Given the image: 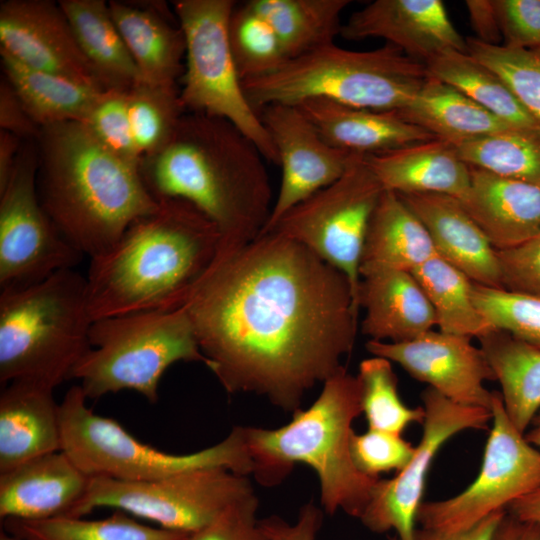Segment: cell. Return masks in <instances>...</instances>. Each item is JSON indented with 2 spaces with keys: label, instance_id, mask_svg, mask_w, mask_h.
<instances>
[{
  "label": "cell",
  "instance_id": "cell-1",
  "mask_svg": "<svg viewBox=\"0 0 540 540\" xmlns=\"http://www.w3.org/2000/svg\"><path fill=\"white\" fill-rule=\"evenodd\" d=\"M184 307L223 388L288 412L345 368L359 314L344 273L273 231L218 253Z\"/></svg>",
  "mask_w": 540,
  "mask_h": 540
},
{
  "label": "cell",
  "instance_id": "cell-2",
  "mask_svg": "<svg viewBox=\"0 0 540 540\" xmlns=\"http://www.w3.org/2000/svg\"><path fill=\"white\" fill-rule=\"evenodd\" d=\"M257 146L231 122L185 112L169 142L141 159L143 183L158 202L181 199L221 235L218 253L255 240L272 207V188Z\"/></svg>",
  "mask_w": 540,
  "mask_h": 540
},
{
  "label": "cell",
  "instance_id": "cell-3",
  "mask_svg": "<svg viewBox=\"0 0 540 540\" xmlns=\"http://www.w3.org/2000/svg\"><path fill=\"white\" fill-rule=\"evenodd\" d=\"M221 235L181 199L158 201L107 250L90 258L86 292L94 320L183 307L215 260Z\"/></svg>",
  "mask_w": 540,
  "mask_h": 540
},
{
  "label": "cell",
  "instance_id": "cell-4",
  "mask_svg": "<svg viewBox=\"0 0 540 540\" xmlns=\"http://www.w3.org/2000/svg\"><path fill=\"white\" fill-rule=\"evenodd\" d=\"M37 189L61 235L83 256L109 249L158 207L139 168L105 148L82 122L41 128Z\"/></svg>",
  "mask_w": 540,
  "mask_h": 540
},
{
  "label": "cell",
  "instance_id": "cell-5",
  "mask_svg": "<svg viewBox=\"0 0 540 540\" xmlns=\"http://www.w3.org/2000/svg\"><path fill=\"white\" fill-rule=\"evenodd\" d=\"M361 413L359 381L344 368L323 383L309 408L295 410L286 425L244 427L252 474L259 483L273 486L296 464H305L318 476L324 510H342L359 519L379 480L361 473L352 460V423Z\"/></svg>",
  "mask_w": 540,
  "mask_h": 540
},
{
  "label": "cell",
  "instance_id": "cell-6",
  "mask_svg": "<svg viewBox=\"0 0 540 540\" xmlns=\"http://www.w3.org/2000/svg\"><path fill=\"white\" fill-rule=\"evenodd\" d=\"M86 278L74 268L0 291V383L56 388L91 348Z\"/></svg>",
  "mask_w": 540,
  "mask_h": 540
},
{
  "label": "cell",
  "instance_id": "cell-7",
  "mask_svg": "<svg viewBox=\"0 0 540 540\" xmlns=\"http://www.w3.org/2000/svg\"><path fill=\"white\" fill-rule=\"evenodd\" d=\"M426 64L386 43L352 51L335 43L288 60L275 72L243 81L246 96L262 107L321 97L363 109L399 112L428 79Z\"/></svg>",
  "mask_w": 540,
  "mask_h": 540
},
{
  "label": "cell",
  "instance_id": "cell-8",
  "mask_svg": "<svg viewBox=\"0 0 540 540\" xmlns=\"http://www.w3.org/2000/svg\"><path fill=\"white\" fill-rule=\"evenodd\" d=\"M89 338L91 348L71 379L80 381L90 399L131 390L156 403L160 379L171 365L179 361L207 365L184 306L94 320Z\"/></svg>",
  "mask_w": 540,
  "mask_h": 540
},
{
  "label": "cell",
  "instance_id": "cell-9",
  "mask_svg": "<svg viewBox=\"0 0 540 540\" xmlns=\"http://www.w3.org/2000/svg\"><path fill=\"white\" fill-rule=\"evenodd\" d=\"M80 385L59 404L61 450L89 477L150 481L186 471L223 468L247 476L253 463L244 427H234L221 442L189 454H170L144 444L116 420L94 413Z\"/></svg>",
  "mask_w": 540,
  "mask_h": 540
},
{
  "label": "cell",
  "instance_id": "cell-10",
  "mask_svg": "<svg viewBox=\"0 0 540 540\" xmlns=\"http://www.w3.org/2000/svg\"><path fill=\"white\" fill-rule=\"evenodd\" d=\"M233 0H174L173 12L185 38L180 99L185 112L223 118L278 164L274 143L249 102L228 39Z\"/></svg>",
  "mask_w": 540,
  "mask_h": 540
},
{
  "label": "cell",
  "instance_id": "cell-11",
  "mask_svg": "<svg viewBox=\"0 0 540 540\" xmlns=\"http://www.w3.org/2000/svg\"><path fill=\"white\" fill-rule=\"evenodd\" d=\"M252 493L245 475L223 468L197 469L136 482L97 476L90 478L84 497L68 517H84L96 508L108 507L167 530L191 534Z\"/></svg>",
  "mask_w": 540,
  "mask_h": 540
},
{
  "label": "cell",
  "instance_id": "cell-12",
  "mask_svg": "<svg viewBox=\"0 0 540 540\" xmlns=\"http://www.w3.org/2000/svg\"><path fill=\"white\" fill-rule=\"evenodd\" d=\"M383 191L366 156L356 155L338 180L294 206L268 232L297 241L344 273L359 307L363 243Z\"/></svg>",
  "mask_w": 540,
  "mask_h": 540
},
{
  "label": "cell",
  "instance_id": "cell-13",
  "mask_svg": "<svg viewBox=\"0 0 540 540\" xmlns=\"http://www.w3.org/2000/svg\"><path fill=\"white\" fill-rule=\"evenodd\" d=\"M491 412L493 424L479 474L451 498L423 501L417 513L422 528L468 529L540 486V451L512 424L500 392H493Z\"/></svg>",
  "mask_w": 540,
  "mask_h": 540
},
{
  "label": "cell",
  "instance_id": "cell-14",
  "mask_svg": "<svg viewBox=\"0 0 540 540\" xmlns=\"http://www.w3.org/2000/svg\"><path fill=\"white\" fill-rule=\"evenodd\" d=\"M37 170L36 140L24 141L15 169L0 191V291L33 285L75 268L83 258L44 210Z\"/></svg>",
  "mask_w": 540,
  "mask_h": 540
},
{
  "label": "cell",
  "instance_id": "cell-15",
  "mask_svg": "<svg viewBox=\"0 0 540 540\" xmlns=\"http://www.w3.org/2000/svg\"><path fill=\"white\" fill-rule=\"evenodd\" d=\"M425 418L422 436L409 463L391 479H379L359 518L376 533L394 530L398 540H415L417 513L422 504L429 468L441 447L467 429H486L490 409L452 402L431 387L422 392Z\"/></svg>",
  "mask_w": 540,
  "mask_h": 540
},
{
  "label": "cell",
  "instance_id": "cell-16",
  "mask_svg": "<svg viewBox=\"0 0 540 540\" xmlns=\"http://www.w3.org/2000/svg\"><path fill=\"white\" fill-rule=\"evenodd\" d=\"M258 113L282 170L279 193L261 235L294 206L338 180L356 155L327 143L297 105L269 104Z\"/></svg>",
  "mask_w": 540,
  "mask_h": 540
},
{
  "label": "cell",
  "instance_id": "cell-17",
  "mask_svg": "<svg viewBox=\"0 0 540 540\" xmlns=\"http://www.w3.org/2000/svg\"><path fill=\"white\" fill-rule=\"evenodd\" d=\"M471 339L432 329L400 343L369 340L366 349L399 364L411 377L454 403L491 410L493 392L484 382L495 381V375Z\"/></svg>",
  "mask_w": 540,
  "mask_h": 540
},
{
  "label": "cell",
  "instance_id": "cell-18",
  "mask_svg": "<svg viewBox=\"0 0 540 540\" xmlns=\"http://www.w3.org/2000/svg\"><path fill=\"white\" fill-rule=\"evenodd\" d=\"M0 50L34 69L107 90L82 53L58 2L1 1Z\"/></svg>",
  "mask_w": 540,
  "mask_h": 540
},
{
  "label": "cell",
  "instance_id": "cell-19",
  "mask_svg": "<svg viewBox=\"0 0 540 540\" xmlns=\"http://www.w3.org/2000/svg\"><path fill=\"white\" fill-rule=\"evenodd\" d=\"M340 35L347 40L382 38L427 63L450 50L468 52L441 0H376L350 15Z\"/></svg>",
  "mask_w": 540,
  "mask_h": 540
},
{
  "label": "cell",
  "instance_id": "cell-20",
  "mask_svg": "<svg viewBox=\"0 0 540 540\" xmlns=\"http://www.w3.org/2000/svg\"><path fill=\"white\" fill-rule=\"evenodd\" d=\"M90 478L62 450L0 473L1 521L68 516L84 497Z\"/></svg>",
  "mask_w": 540,
  "mask_h": 540
},
{
  "label": "cell",
  "instance_id": "cell-21",
  "mask_svg": "<svg viewBox=\"0 0 540 540\" xmlns=\"http://www.w3.org/2000/svg\"><path fill=\"white\" fill-rule=\"evenodd\" d=\"M398 195L424 225L440 257L474 283L503 289L496 250L459 198L437 193Z\"/></svg>",
  "mask_w": 540,
  "mask_h": 540
},
{
  "label": "cell",
  "instance_id": "cell-22",
  "mask_svg": "<svg viewBox=\"0 0 540 540\" xmlns=\"http://www.w3.org/2000/svg\"><path fill=\"white\" fill-rule=\"evenodd\" d=\"M470 167L462 205L496 251L540 234V186Z\"/></svg>",
  "mask_w": 540,
  "mask_h": 540
},
{
  "label": "cell",
  "instance_id": "cell-23",
  "mask_svg": "<svg viewBox=\"0 0 540 540\" xmlns=\"http://www.w3.org/2000/svg\"><path fill=\"white\" fill-rule=\"evenodd\" d=\"M54 388L13 381L0 393V473L61 451L59 404Z\"/></svg>",
  "mask_w": 540,
  "mask_h": 540
},
{
  "label": "cell",
  "instance_id": "cell-24",
  "mask_svg": "<svg viewBox=\"0 0 540 540\" xmlns=\"http://www.w3.org/2000/svg\"><path fill=\"white\" fill-rule=\"evenodd\" d=\"M296 105L327 143L355 155H376L436 138L395 112L358 108L321 97Z\"/></svg>",
  "mask_w": 540,
  "mask_h": 540
},
{
  "label": "cell",
  "instance_id": "cell-25",
  "mask_svg": "<svg viewBox=\"0 0 540 540\" xmlns=\"http://www.w3.org/2000/svg\"><path fill=\"white\" fill-rule=\"evenodd\" d=\"M358 305L365 310L362 333L370 340L405 342L436 325L434 309L409 271L382 270L361 277Z\"/></svg>",
  "mask_w": 540,
  "mask_h": 540
},
{
  "label": "cell",
  "instance_id": "cell-26",
  "mask_svg": "<svg viewBox=\"0 0 540 540\" xmlns=\"http://www.w3.org/2000/svg\"><path fill=\"white\" fill-rule=\"evenodd\" d=\"M112 18L142 81L177 85L183 73L185 38L164 4L109 1Z\"/></svg>",
  "mask_w": 540,
  "mask_h": 540
},
{
  "label": "cell",
  "instance_id": "cell-27",
  "mask_svg": "<svg viewBox=\"0 0 540 540\" xmlns=\"http://www.w3.org/2000/svg\"><path fill=\"white\" fill-rule=\"evenodd\" d=\"M366 159L384 190L398 194L437 193L461 199L470 185V167L452 144L438 138Z\"/></svg>",
  "mask_w": 540,
  "mask_h": 540
},
{
  "label": "cell",
  "instance_id": "cell-28",
  "mask_svg": "<svg viewBox=\"0 0 540 540\" xmlns=\"http://www.w3.org/2000/svg\"><path fill=\"white\" fill-rule=\"evenodd\" d=\"M437 255L418 217L396 192L384 190L367 227L360 277L382 270L411 272Z\"/></svg>",
  "mask_w": 540,
  "mask_h": 540
},
{
  "label": "cell",
  "instance_id": "cell-29",
  "mask_svg": "<svg viewBox=\"0 0 540 540\" xmlns=\"http://www.w3.org/2000/svg\"><path fill=\"white\" fill-rule=\"evenodd\" d=\"M78 45L106 89L129 91L140 72L104 0L58 1Z\"/></svg>",
  "mask_w": 540,
  "mask_h": 540
},
{
  "label": "cell",
  "instance_id": "cell-30",
  "mask_svg": "<svg viewBox=\"0 0 540 540\" xmlns=\"http://www.w3.org/2000/svg\"><path fill=\"white\" fill-rule=\"evenodd\" d=\"M396 114L454 146L513 128L458 89L431 76Z\"/></svg>",
  "mask_w": 540,
  "mask_h": 540
},
{
  "label": "cell",
  "instance_id": "cell-31",
  "mask_svg": "<svg viewBox=\"0 0 540 540\" xmlns=\"http://www.w3.org/2000/svg\"><path fill=\"white\" fill-rule=\"evenodd\" d=\"M512 424L524 434L540 411V349L492 329L478 338Z\"/></svg>",
  "mask_w": 540,
  "mask_h": 540
},
{
  "label": "cell",
  "instance_id": "cell-32",
  "mask_svg": "<svg viewBox=\"0 0 540 540\" xmlns=\"http://www.w3.org/2000/svg\"><path fill=\"white\" fill-rule=\"evenodd\" d=\"M3 76L39 127L83 122L103 92L83 83L29 67L0 50Z\"/></svg>",
  "mask_w": 540,
  "mask_h": 540
},
{
  "label": "cell",
  "instance_id": "cell-33",
  "mask_svg": "<svg viewBox=\"0 0 540 540\" xmlns=\"http://www.w3.org/2000/svg\"><path fill=\"white\" fill-rule=\"evenodd\" d=\"M270 24L288 60L334 43L349 0H250Z\"/></svg>",
  "mask_w": 540,
  "mask_h": 540
},
{
  "label": "cell",
  "instance_id": "cell-34",
  "mask_svg": "<svg viewBox=\"0 0 540 540\" xmlns=\"http://www.w3.org/2000/svg\"><path fill=\"white\" fill-rule=\"evenodd\" d=\"M425 64L429 76L458 89L509 126L540 132L504 80L468 52L450 50Z\"/></svg>",
  "mask_w": 540,
  "mask_h": 540
},
{
  "label": "cell",
  "instance_id": "cell-35",
  "mask_svg": "<svg viewBox=\"0 0 540 540\" xmlns=\"http://www.w3.org/2000/svg\"><path fill=\"white\" fill-rule=\"evenodd\" d=\"M420 284L445 333L479 338L494 329L476 307L473 281L439 255L411 271Z\"/></svg>",
  "mask_w": 540,
  "mask_h": 540
},
{
  "label": "cell",
  "instance_id": "cell-36",
  "mask_svg": "<svg viewBox=\"0 0 540 540\" xmlns=\"http://www.w3.org/2000/svg\"><path fill=\"white\" fill-rule=\"evenodd\" d=\"M2 529L25 540H186L189 534L152 527L115 510L103 519L59 516L41 520L5 519Z\"/></svg>",
  "mask_w": 540,
  "mask_h": 540
},
{
  "label": "cell",
  "instance_id": "cell-37",
  "mask_svg": "<svg viewBox=\"0 0 540 540\" xmlns=\"http://www.w3.org/2000/svg\"><path fill=\"white\" fill-rule=\"evenodd\" d=\"M454 147L468 166L540 186L539 131L510 128Z\"/></svg>",
  "mask_w": 540,
  "mask_h": 540
},
{
  "label": "cell",
  "instance_id": "cell-38",
  "mask_svg": "<svg viewBox=\"0 0 540 540\" xmlns=\"http://www.w3.org/2000/svg\"><path fill=\"white\" fill-rule=\"evenodd\" d=\"M127 98L132 134L141 158L160 151L185 113L178 86L141 80L127 92Z\"/></svg>",
  "mask_w": 540,
  "mask_h": 540
},
{
  "label": "cell",
  "instance_id": "cell-39",
  "mask_svg": "<svg viewBox=\"0 0 540 540\" xmlns=\"http://www.w3.org/2000/svg\"><path fill=\"white\" fill-rule=\"evenodd\" d=\"M357 379L368 429L401 435L412 423H423L424 407L411 408L401 400L391 361L379 356L364 359Z\"/></svg>",
  "mask_w": 540,
  "mask_h": 540
},
{
  "label": "cell",
  "instance_id": "cell-40",
  "mask_svg": "<svg viewBox=\"0 0 540 540\" xmlns=\"http://www.w3.org/2000/svg\"><path fill=\"white\" fill-rule=\"evenodd\" d=\"M228 39L242 82L271 74L288 61L273 28L247 2L233 8Z\"/></svg>",
  "mask_w": 540,
  "mask_h": 540
},
{
  "label": "cell",
  "instance_id": "cell-41",
  "mask_svg": "<svg viewBox=\"0 0 540 540\" xmlns=\"http://www.w3.org/2000/svg\"><path fill=\"white\" fill-rule=\"evenodd\" d=\"M468 53L500 76L540 129V48L514 49L466 38Z\"/></svg>",
  "mask_w": 540,
  "mask_h": 540
},
{
  "label": "cell",
  "instance_id": "cell-42",
  "mask_svg": "<svg viewBox=\"0 0 540 540\" xmlns=\"http://www.w3.org/2000/svg\"><path fill=\"white\" fill-rule=\"evenodd\" d=\"M474 303L495 329L540 349V297L473 282Z\"/></svg>",
  "mask_w": 540,
  "mask_h": 540
},
{
  "label": "cell",
  "instance_id": "cell-43",
  "mask_svg": "<svg viewBox=\"0 0 540 540\" xmlns=\"http://www.w3.org/2000/svg\"><path fill=\"white\" fill-rule=\"evenodd\" d=\"M127 92L103 91L82 123L105 148L139 168L142 158L132 134Z\"/></svg>",
  "mask_w": 540,
  "mask_h": 540
},
{
  "label": "cell",
  "instance_id": "cell-44",
  "mask_svg": "<svg viewBox=\"0 0 540 540\" xmlns=\"http://www.w3.org/2000/svg\"><path fill=\"white\" fill-rule=\"evenodd\" d=\"M350 450L361 473L379 478L380 473L401 471L412 459L416 446L400 434L368 429L363 434H352Z\"/></svg>",
  "mask_w": 540,
  "mask_h": 540
},
{
  "label": "cell",
  "instance_id": "cell-45",
  "mask_svg": "<svg viewBox=\"0 0 540 540\" xmlns=\"http://www.w3.org/2000/svg\"><path fill=\"white\" fill-rule=\"evenodd\" d=\"M257 508L255 493L245 496L186 540H269L257 520Z\"/></svg>",
  "mask_w": 540,
  "mask_h": 540
},
{
  "label": "cell",
  "instance_id": "cell-46",
  "mask_svg": "<svg viewBox=\"0 0 540 540\" xmlns=\"http://www.w3.org/2000/svg\"><path fill=\"white\" fill-rule=\"evenodd\" d=\"M496 253L502 288L540 297V234L523 244Z\"/></svg>",
  "mask_w": 540,
  "mask_h": 540
},
{
  "label": "cell",
  "instance_id": "cell-47",
  "mask_svg": "<svg viewBox=\"0 0 540 540\" xmlns=\"http://www.w3.org/2000/svg\"><path fill=\"white\" fill-rule=\"evenodd\" d=\"M502 41L508 48H540V0H494Z\"/></svg>",
  "mask_w": 540,
  "mask_h": 540
},
{
  "label": "cell",
  "instance_id": "cell-48",
  "mask_svg": "<svg viewBox=\"0 0 540 540\" xmlns=\"http://www.w3.org/2000/svg\"><path fill=\"white\" fill-rule=\"evenodd\" d=\"M0 127L24 141L37 140L41 132L4 76L0 82Z\"/></svg>",
  "mask_w": 540,
  "mask_h": 540
},
{
  "label": "cell",
  "instance_id": "cell-49",
  "mask_svg": "<svg viewBox=\"0 0 540 540\" xmlns=\"http://www.w3.org/2000/svg\"><path fill=\"white\" fill-rule=\"evenodd\" d=\"M322 521L321 511L312 503L305 504L297 521L289 524L272 516L260 521V526L269 540H315ZM390 540H398L392 537Z\"/></svg>",
  "mask_w": 540,
  "mask_h": 540
},
{
  "label": "cell",
  "instance_id": "cell-50",
  "mask_svg": "<svg viewBox=\"0 0 540 540\" xmlns=\"http://www.w3.org/2000/svg\"><path fill=\"white\" fill-rule=\"evenodd\" d=\"M465 5L475 38L489 45H501L502 34L494 0H467Z\"/></svg>",
  "mask_w": 540,
  "mask_h": 540
},
{
  "label": "cell",
  "instance_id": "cell-51",
  "mask_svg": "<svg viewBox=\"0 0 540 540\" xmlns=\"http://www.w3.org/2000/svg\"><path fill=\"white\" fill-rule=\"evenodd\" d=\"M506 513V510L495 512L476 525L456 532L417 528L415 540H493L497 527Z\"/></svg>",
  "mask_w": 540,
  "mask_h": 540
},
{
  "label": "cell",
  "instance_id": "cell-52",
  "mask_svg": "<svg viewBox=\"0 0 540 540\" xmlns=\"http://www.w3.org/2000/svg\"><path fill=\"white\" fill-rule=\"evenodd\" d=\"M493 540H540V528L506 513L497 527Z\"/></svg>",
  "mask_w": 540,
  "mask_h": 540
},
{
  "label": "cell",
  "instance_id": "cell-53",
  "mask_svg": "<svg viewBox=\"0 0 540 540\" xmlns=\"http://www.w3.org/2000/svg\"><path fill=\"white\" fill-rule=\"evenodd\" d=\"M21 139L0 130V191L7 185L22 147Z\"/></svg>",
  "mask_w": 540,
  "mask_h": 540
},
{
  "label": "cell",
  "instance_id": "cell-54",
  "mask_svg": "<svg viewBox=\"0 0 540 540\" xmlns=\"http://www.w3.org/2000/svg\"><path fill=\"white\" fill-rule=\"evenodd\" d=\"M513 517L540 528V486L511 503L508 508Z\"/></svg>",
  "mask_w": 540,
  "mask_h": 540
},
{
  "label": "cell",
  "instance_id": "cell-55",
  "mask_svg": "<svg viewBox=\"0 0 540 540\" xmlns=\"http://www.w3.org/2000/svg\"><path fill=\"white\" fill-rule=\"evenodd\" d=\"M525 438L540 451V426H535Z\"/></svg>",
  "mask_w": 540,
  "mask_h": 540
},
{
  "label": "cell",
  "instance_id": "cell-56",
  "mask_svg": "<svg viewBox=\"0 0 540 540\" xmlns=\"http://www.w3.org/2000/svg\"><path fill=\"white\" fill-rule=\"evenodd\" d=\"M0 540H25L7 533L5 530H1Z\"/></svg>",
  "mask_w": 540,
  "mask_h": 540
},
{
  "label": "cell",
  "instance_id": "cell-57",
  "mask_svg": "<svg viewBox=\"0 0 540 540\" xmlns=\"http://www.w3.org/2000/svg\"><path fill=\"white\" fill-rule=\"evenodd\" d=\"M535 426H540V411L539 413L535 416L533 422H532Z\"/></svg>",
  "mask_w": 540,
  "mask_h": 540
}]
</instances>
